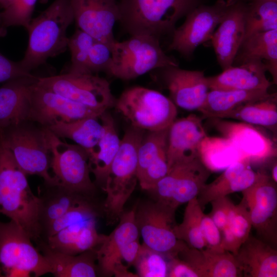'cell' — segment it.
I'll return each instance as SVG.
<instances>
[{"instance_id": "obj_50", "label": "cell", "mask_w": 277, "mask_h": 277, "mask_svg": "<svg viewBox=\"0 0 277 277\" xmlns=\"http://www.w3.org/2000/svg\"><path fill=\"white\" fill-rule=\"evenodd\" d=\"M15 0H0V7L5 10L9 7Z\"/></svg>"}, {"instance_id": "obj_9", "label": "cell", "mask_w": 277, "mask_h": 277, "mask_svg": "<svg viewBox=\"0 0 277 277\" xmlns=\"http://www.w3.org/2000/svg\"><path fill=\"white\" fill-rule=\"evenodd\" d=\"M175 209L159 201L144 202L135 207V219L143 244L169 258L186 245L175 233Z\"/></svg>"}, {"instance_id": "obj_43", "label": "cell", "mask_w": 277, "mask_h": 277, "mask_svg": "<svg viewBox=\"0 0 277 277\" xmlns=\"http://www.w3.org/2000/svg\"><path fill=\"white\" fill-rule=\"evenodd\" d=\"M112 45L105 42L95 41L88 56L86 74H95L102 71L108 72L112 60Z\"/></svg>"}, {"instance_id": "obj_13", "label": "cell", "mask_w": 277, "mask_h": 277, "mask_svg": "<svg viewBox=\"0 0 277 277\" xmlns=\"http://www.w3.org/2000/svg\"><path fill=\"white\" fill-rule=\"evenodd\" d=\"M252 226L263 241L275 247L277 243L276 183L263 171L255 182L242 191Z\"/></svg>"}, {"instance_id": "obj_44", "label": "cell", "mask_w": 277, "mask_h": 277, "mask_svg": "<svg viewBox=\"0 0 277 277\" xmlns=\"http://www.w3.org/2000/svg\"><path fill=\"white\" fill-rule=\"evenodd\" d=\"M201 226L205 248L216 252L225 251L222 246V233L208 214L203 211L201 215Z\"/></svg>"}, {"instance_id": "obj_48", "label": "cell", "mask_w": 277, "mask_h": 277, "mask_svg": "<svg viewBox=\"0 0 277 277\" xmlns=\"http://www.w3.org/2000/svg\"><path fill=\"white\" fill-rule=\"evenodd\" d=\"M141 247L139 239L128 243L120 252V261L122 263L125 261L128 266L133 265L140 253Z\"/></svg>"}, {"instance_id": "obj_18", "label": "cell", "mask_w": 277, "mask_h": 277, "mask_svg": "<svg viewBox=\"0 0 277 277\" xmlns=\"http://www.w3.org/2000/svg\"><path fill=\"white\" fill-rule=\"evenodd\" d=\"M215 128L230 140L250 163L259 164L276 156L275 142L251 124L211 118Z\"/></svg>"}, {"instance_id": "obj_19", "label": "cell", "mask_w": 277, "mask_h": 277, "mask_svg": "<svg viewBox=\"0 0 277 277\" xmlns=\"http://www.w3.org/2000/svg\"><path fill=\"white\" fill-rule=\"evenodd\" d=\"M169 128L145 132L140 144L137 153V177L142 189L146 191L152 188L168 173Z\"/></svg>"}, {"instance_id": "obj_6", "label": "cell", "mask_w": 277, "mask_h": 277, "mask_svg": "<svg viewBox=\"0 0 277 277\" xmlns=\"http://www.w3.org/2000/svg\"><path fill=\"white\" fill-rule=\"evenodd\" d=\"M29 235L16 222L0 221V276L38 277L51 267L33 245Z\"/></svg>"}, {"instance_id": "obj_37", "label": "cell", "mask_w": 277, "mask_h": 277, "mask_svg": "<svg viewBox=\"0 0 277 277\" xmlns=\"http://www.w3.org/2000/svg\"><path fill=\"white\" fill-rule=\"evenodd\" d=\"M249 1L244 39L256 33L276 29L277 0Z\"/></svg>"}, {"instance_id": "obj_30", "label": "cell", "mask_w": 277, "mask_h": 277, "mask_svg": "<svg viewBox=\"0 0 277 277\" xmlns=\"http://www.w3.org/2000/svg\"><path fill=\"white\" fill-rule=\"evenodd\" d=\"M266 90H221L208 91L203 105L197 110L202 118H224L228 113L245 104L270 95Z\"/></svg>"}, {"instance_id": "obj_11", "label": "cell", "mask_w": 277, "mask_h": 277, "mask_svg": "<svg viewBox=\"0 0 277 277\" xmlns=\"http://www.w3.org/2000/svg\"><path fill=\"white\" fill-rule=\"evenodd\" d=\"M211 171L199 157L176 164L151 189L153 200L176 209L197 196L210 177Z\"/></svg>"}, {"instance_id": "obj_39", "label": "cell", "mask_w": 277, "mask_h": 277, "mask_svg": "<svg viewBox=\"0 0 277 277\" xmlns=\"http://www.w3.org/2000/svg\"><path fill=\"white\" fill-rule=\"evenodd\" d=\"M169 257L144 244L133 266L137 276H168Z\"/></svg>"}, {"instance_id": "obj_16", "label": "cell", "mask_w": 277, "mask_h": 277, "mask_svg": "<svg viewBox=\"0 0 277 277\" xmlns=\"http://www.w3.org/2000/svg\"><path fill=\"white\" fill-rule=\"evenodd\" d=\"M78 29L95 39L113 45V28L119 19L116 0H70Z\"/></svg>"}, {"instance_id": "obj_28", "label": "cell", "mask_w": 277, "mask_h": 277, "mask_svg": "<svg viewBox=\"0 0 277 277\" xmlns=\"http://www.w3.org/2000/svg\"><path fill=\"white\" fill-rule=\"evenodd\" d=\"M103 124V134L97 144L88 153V165L96 183L102 188L120 147L121 140L117 133L114 120L107 111L100 116Z\"/></svg>"}, {"instance_id": "obj_49", "label": "cell", "mask_w": 277, "mask_h": 277, "mask_svg": "<svg viewBox=\"0 0 277 277\" xmlns=\"http://www.w3.org/2000/svg\"><path fill=\"white\" fill-rule=\"evenodd\" d=\"M271 177L272 179V180L276 183L277 182V165H276V162L274 163L272 169H271Z\"/></svg>"}, {"instance_id": "obj_10", "label": "cell", "mask_w": 277, "mask_h": 277, "mask_svg": "<svg viewBox=\"0 0 277 277\" xmlns=\"http://www.w3.org/2000/svg\"><path fill=\"white\" fill-rule=\"evenodd\" d=\"M41 86L66 98L103 113L115 106L116 99L109 83L93 74L68 72L64 74L38 77Z\"/></svg>"}, {"instance_id": "obj_15", "label": "cell", "mask_w": 277, "mask_h": 277, "mask_svg": "<svg viewBox=\"0 0 277 277\" xmlns=\"http://www.w3.org/2000/svg\"><path fill=\"white\" fill-rule=\"evenodd\" d=\"M154 70L159 72L176 106L193 111L203 105L210 89L203 71L183 69L179 66Z\"/></svg>"}, {"instance_id": "obj_24", "label": "cell", "mask_w": 277, "mask_h": 277, "mask_svg": "<svg viewBox=\"0 0 277 277\" xmlns=\"http://www.w3.org/2000/svg\"><path fill=\"white\" fill-rule=\"evenodd\" d=\"M246 159L237 161L228 166L215 180L206 184L197 196L202 208L212 201L228 195L242 192L256 180L258 172L250 167Z\"/></svg>"}, {"instance_id": "obj_40", "label": "cell", "mask_w": 277, "mask_h": 277, "mask_svg": "<svg viewBox=\"0 0 277 277\" xmlns=\"http://www.w3.org/2000/svg\"><path fill=\"white\" fill-rule=\"evenodd\" d=\"M98 214V210L91 199L85 200L46 225L43 228V231H45L48 238L73 224L97 218Z\"/></svg>"}, {"instance_id": "obj_27", "label": "cell", "mask_w": 277, "mask_h": 277, "mask_svg": "<svg viewBox=\"0 0 277 277\" xmlns=\"http://www.w3.org/2000/svg\"><path fill=\"white\" fill-rule=\"evenodd\" d=\"M97 219L78 222L65 228L47 238V245L53 250L71 255L95 249L105 236L97 231Z\"/></svg>"}, {"instance_id": "obj_33", "label": "cell", "mask_w": 277, "mask_h": 277, "mask_svg": "<svg viewBox=\"0 0 277 277\" xmlns=\"http://www.w3.org/2000/svg\"><path fill=\"white\" fill-rule=\"evenodd\" d=\"M225 118L261 126L270 130L274 135H276V94H270L265 98L242 105L226 115Z\"/></svg>"}, {"instance_id": "obj_38", "label": "cell", "mask_w": 277, "mask_h": 277, "mask_svg": "<svg viewBox=\"0 0 277 277\" xmlns=\"http://www.w3.org/2000/svg\"><path fill=\"white\" fill-rule=\"evenodd\" d=\"M182 223L176 224L175 233L177 238L189 247L203 249L205 244L201 226V215L203 211L197 197L188 202Z\"/></svg>"}, {"instance_id": "obj_45", "label": "cell", "mask_w": 277, "mask_h": 277, "mask_svg": "<svg viewBox=\"0 0 277 277\" xmlns=\"http://www.w3.org/2000/svg\"><path fill=\"white\" fill-rule=\"evenodd\" d=\"M211 210L208 215L222 232L226 227L229 214L235 205L227 196L212 201Z\"/></svg>"}, {"instance_id": "obj_31", "label": "cell", "mask_w": 277, "mask_h": 277, "mask_svg": "<svg viewBox=\"0 0 277 277\" xmlns=\"http://www.w3.org/2000/svg\"><path fill=\"white\" fill-rule=\"evenodd\" d=\"M251 61H264L273 83L276 84L277 29L256 33L244 39L234 62L241 64Z\"/></svg>"}, {"instance_id": "obj_17", "label": "cell", "mask_w": 277, "mask_h": 277, "mask_svg": "<svg viewBox=\"0 0 277 277\" xmlns=\"http://www.w3.org/2000/svg\"><path fill=\"white\" fill-rule=\"evenodd\" d=\"M247 3L229 0L227 9L212 37L217 61L223 70L233 65L245 34Z\"/></svg>"}, {"instance_id": "obj_23", "label": "cell", "mask_w": 277, "mask_h": 277, "mask_svg": "<svg viewBox=\"0 0 277 277\" xmlns=\"http://www.w3.org/2000/svg\"><path fill=\"white\" fill-rule=\"evenodd\" d=\"M37 77L17 78L0 87V130L29 121L30 87Z\"/></svg>"}, {"instance_id": "obj_7", "label": "cell", "mask_w": 277, "mask_h": 277, "mask_svg": "<svg viewBox=\"0 0 277 277\" xmlns=\"http://www.w3.org/2000/svg\"><path fill=\"white\" fill-rule=\"evenodd\" d=\"M131 125L145 131L169 128L177 115L172 101L161 92L141 86L125 90L115 105Z\"/></svg>"}, {"instance_id": "obj_14", "label": "cell", "mask_w": 277, "mask_h": 277, "mask_svg": "<svg viewBox=\"0 0 277 277\" xmlns=\"http://www.w3.org/2000/svg\"><path fill=\"white\" fill-rule=\"evenodd\" d=\"M37 78L30 87L29 121L47 128L57 122H72L103 113L41 86Z\"/></svg>"}, {"instance_id": "obj_29", "label": "cell", "mask_w": 277, "mask_h": 277, "mask_svg": "<svg viewBox=\"0 0 277 277\" xmlns=\"http://www.w3.org/2000/svg\"><path fill=\"white\" fill-rule=\"evenodd\" d=\"M41 250L51 267V273L55 277H94L98 274L94 249L71 255L42 244Z\"/></svg>"}, {"instance_id": "obj_47", "label": "cell", "mask_w": 277, "mask_h": 277, "mask_svg": "<svg viewBox=\"0 0 277 277\" xmlns=\"http://www.w3.org/2000/svg\"><path fill=\"white\" fill-rule=\"evenodd\" d=\"M168 277H199L196 271L177 255L169 258Z\"/></svg>"}, {"instance_id": "obj_2", "label": "cell", "mask_w": 277, "mask_h": 277, "mask_svg": "<svg viewBox=\"0 0 277 277\" xmlns=\"http://www.w3.org/2000/svg\"><path fill=\"white\" fill-rule=\"evenodd\" d=\"M73 21L70 0H54L32 18L26 28L29 34L27 48L19 61L23 69L31 72L49 58L64 52L68 48L67 30Z\"/></svg>"}, {"instance_id": "obj_4", "label": "cell", "mask_w": 277, "mask_h": 277, "mask_svg": "<svg viewBox=\"0 0 277 277\" xmlns=\"http://www.w3.org/2000/svg\"><path fill=\"white\" fill-rule=\"evenodd\" d=\"M0 137L27 175L41 176L49 187L59 185L49 173L51 154L45 127L24 121L0 130Z\"/></svg>"}, {"instance_id": "obj_5", "label": "cell", "mask_w": 277, "mask_h": 277, "mask_svg": "<svg viewBox=\"0 0 277 277\" xmlns=\"http://www.w3.org/2000/svg\"><path fill=\"white\" fill-rule=\"evenodd\" d=\"M178 66L162 50L159 39L148 35H132L116 41L112 47V60L107 73L122 80H130L157 69Z\"/></svg>"}, {"instance_id": "obj_32", "label": "cell", "mask_w": 277, "mask_h": 277, "mask_svg": "<svg viewBox=\"0 0 277 277\" xmlns=\"http://www.w3.org/2000/svg\"><path fill=\"white\" fill-rule=\"evenodd\" d=\"M100 116L69 123L57 122L46 128L60 138L71 140L88 152L97 144L103 134L104 128Z\"/></svg>"}, {"instance_id": "obj_1", "label": "cell", "mask_w": 277, "mask_h": 277, "mask_svg": "<svg viewBox=\"0 0 277 277\" xmlns=\"http://www.w3.org/2000/svg\"><path fill=\"white\" fill-rule=\"evenodd\" d=\"M26 175L0 137V213L36 240L42 233V200L33 193Z\"/></svg>"}, {"instance_id": "obj_22", "label": "cell", "mask_w": 277, "mask_h": 277, "mask_svg": "<svg viewBox=\"0 0 277 277\" xmlns=\"http://www.w3.org/2000/svg\"><path fill=\"white\" fill-rule=\"evenodd\" d=\"M265 64L251 61L223 70L219 74L207 77L210 90H266L271 86L266 76Z\"/></svg>"}, {"instance_id": "obj_42", "label": "cell", "mask_w": 277, "mask_h": 277, "mask_svg": "<svg viewBox=\"0 0 277 277\" xmlns=\"http://www.w3.org/2000/svg\"><path fill=\"white\" fill-rule=\"evenodd\" d=\"M37 0H15L0 12V21L5 28L23 26L26 28L32 19Z\"/></svg>"}, {"instance_id": "obj_20", "label": "cell", "mask_w": 277, "mask_h": 277, "mask_svg": "<svg viewBox=\"0 0 277 277\" xmlns=\"http://www.w3.org/2000/svg\"><path fill=\"white\" fill-rule=\"evenodd\" d=\"M203 118L194 114L175 119L168 130L167 163L169 169L174 165L199 156V148L207 135Z\"/></svg>"}, {"instance_id": "obj_25", "label": "cell", "mask_w": 277, "mask_h": 277, "mask_svg": "<svg viewBox=\"0 0 277 277\" xmlns=\"http://www.w3.org/2000/svg\"><path fill=\"white\" fill-rule=\"evenodd\" d=\"M234 256L242 275L277 276L276 249L261 239L250 235Z\"/></svg>"}, {"instance_id": "obj_34", "label": "cell", "mask_w": 277, "mask_h": 277, "mask_svg": "<svg viewBox=\"0 0 277 277\" xmlns=\"http://www.w3.org/2000/svg\"><path fill=\"white\" fill-rule=\"evenodd\" d=\"M199 156L211 171L225 169L233 163L244 159L233 142L224 136H209L202 141L199 148Z\"/></svg>"}, {"instance_id": "obj_35", "label": "cell", "mask_w": 277, "mask_h": 277, "mask_svg": "<svg viewBox=\"0 0 277 277\" xmlns=\"http://www.w3.org/2000/svg\"><path fill=\"white\" fill-rule=\"evenodd\" d=\"M252 227L248 209L242 199L239 204L235 205L232 209L227 225L221 232L224 250L236 254L249 236Z\"/></svg>"}, {"instance_id": "obj_36", "label": "cell", "mask_w": 277, "mask_h": 277, "mask_svg": "<svg viewBox=\"0 0 277 277\" xmlns=\"http://www.w3.org/2000/svg\"><path fill=\"white\" fill-rule=\"evenodd\" d=\"M52 190L42 200L41 223L43 229L82 201L91 199L61 186L50 187Z\"/></svg>"}, {"instance_id": "obj_21", "label": "cell", "mask_w": 277, "mask_h": 277, "mask_svg": "<svg viewBox=\"0 0 277 277\" xmlns=\"http://www.w3.org/2000/svg\"><path fill=\"white\" fill-rule=\"evenodd\" d=\"M117 226L104 238L94 249L98 273L104 276L113 275V271L118 264L120 254L129 242L139 239L140 232L135 219V207L130 211L124 212Z\"/></svg>"}, {"instance_id": "obj_46", "label": "cell", "mask_w": 277, "mask_h": 277, "mask_svg": "<svg viewBox=\"0 0 277 277\" xmlns=\"http://www.w3.org/2000/svg\"><path fill=\"white\" fill-rule=\"evenodd\" d=\"M32 75L23 69L19 62L11 61L0 52V83Z\"/></svg>"}, {"instance_id": "obj_51", "label": "cell", "mask_w": 277, "mask_h": 277, "mask_svg": "<svg viewBox=\"0 0 277 277\" xmlns=\"http://www.w3.org/2000/svg\"><path fill=\"white\" fill-rule=\"evenodd\" d=\"M4 27L2 25L1 23V21H0V27Z\"/></svg>"}, {"instance_id": "obj_41", "label": "cell", "mask_w": 277, "mask_h": 277, "mask_svg": "<svg viewBox=\"0 0 277 277\" xmlns=\"http://www.w3.org/2000/svg\"><path fill=\"white\" fill-rule=\"evenodd\" d=\"M96 40L78 28L68 37V48L71 53V65L68 72L86 74L85 68L89 52Z\"/></svg>"}, {"instance_id": "obj_3", "label": "cell", "mask_w": 277, "mask_h": 277, "mask_svg": "<svg viewBox=\"0 0 277 277\" xmlns=\"http://www.w3.org/2000/svg\"><path fill=\"white\" fill-rule=\"evenodd\" d=\"M199 0H119L118 21L131 36L160 37L199 6Z\"/></svg>"}, {"instance_id": "obj_12", "label": "cell", "mask_w": 277, "mask_h": 277, "mask_svg": "<svg viewBox=\"0 0 277 277\" xmlns=\"http://www.w3.org/2000/svg\"><path fill=\"white\" fill-rule=\"evenodd\" d=\"M229 5V0H218L212 5H199L186 16L184 23L172 32L168 50L184 57L191 56L196 48L211 39Z\"/></svg>"}, {"instance_id": "obj_26", "label": "cell", "mask_w": 277, "mask_h": 277, "mask_svg": "<svg viewBox=\"0 0 277 277\" xmlns=\"http://www.w3.org/2000/svg\"><path fill=\"white\" fill-rule=\"evenodd\" d=\"M187 263L199 277H238L242 273L233 254L197 249L187 245L177 255Z\"/></svg>"}, {"instance_id": "obj_8", "label": "cell", "mask_w": 277, "mask_h": 277, "mask_svg": "<svg viewBox=\"0 0 277 277\" xmlns=\"http://www.w3.org/2000/svg\"><path fill=\"white\" fill-rule=\"evenodd\" d=\"M45 128L50 150V168L58 182V186L92 198L96 186L90 177L86 150L77 144L63 141Z\"/></svg>"}]
</instances>
